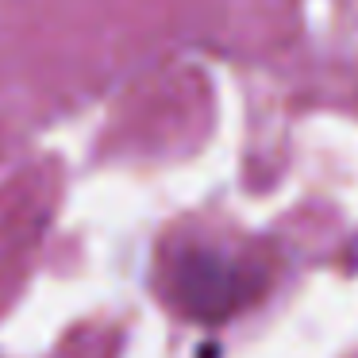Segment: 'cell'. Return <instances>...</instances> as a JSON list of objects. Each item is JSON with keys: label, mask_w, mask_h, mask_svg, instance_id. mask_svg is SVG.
<instances>
[]
</instances>
